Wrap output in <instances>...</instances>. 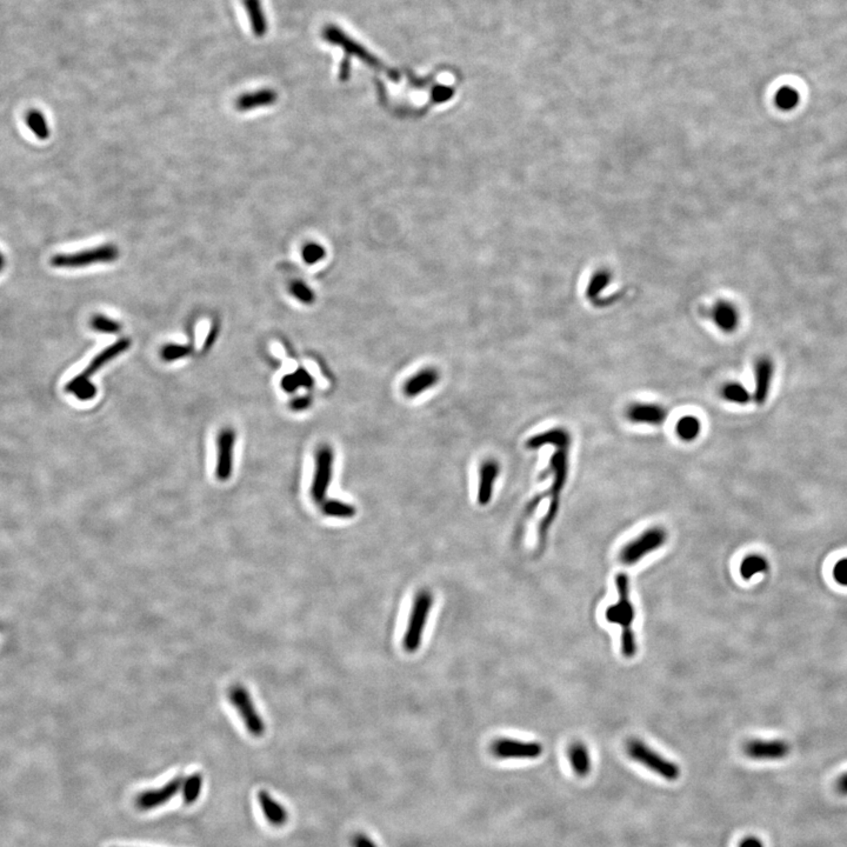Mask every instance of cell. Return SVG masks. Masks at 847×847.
<instances>
[{
	"label": "cell",
	"mask_w": 847,
	"mask_h": 847,
	"mask_svg": "<svg viewBox=\"0 0 847 847\" xmlns=\"http://www.w3.org/2000/svg\"><path fill=\"white\" fill-rule=\"evenodd\" d=\"M433 604L435 598L429 589H420L413 598L402 639V650L406 653L413 654L422 647Z\"/></svg>",
	"instance_id": "obj_1"
},
{
	"label": "cell",
	"mask_w": 847,
	"mask_h": 847,
	"mask_svg": "<svg viewBox=\"0 0 847 847\" xmlns=\"http://www.w3.org/2000/svg\"><path fill=\"white\" fill-rule=\"evenodd\" d=\"M549 472L553 473V476H554L552 486H551L549 492V494H551V502H549V511L540 522L539 529H538V544H539V549H542L545 545L549 527L556 520L558 509H559L560 493L563 491L566 479H567V473H569V447L557 449V452L551 457V460H549Z\"/></svg>",
	"instance_id": "obj_2"
},
{
	"label": "cell",
	"mask_w": 847,
	"mask_h": 847,
	"mask_svg": "<svg viewBox=\"0 0 847 847\" xmlns=\"http://www.w3.org/2000/svg\"><path fill=\"white\" fill-rule=\"evenodd\" d=\"M627 752L632 761L646 767L647 770L652 771L665 781H676L680 778V767L676 764L663 757L641 740H629Z\"/></svg>",
	"instance_id": "obj_3"
},
{
	"label": "cell",
	"mask_w": 847,
	"mask_h": 847,
	"mask_svg": "<svg viewBox=\"0 0 847 847\" xmlns=\"http://www.w3.org/2000/svg\"><path fill=\"white\" fill-rule=\"evenodd\" d=\"M119 248L114 244H105L74 253H59L51 258V265L57 268H81L91 265L108 264L119 258Z\"/></svg>",
	"instance_id": "obj_4"
},
{
	"label": "cell",
	"mask_w": 847,
	"mask_h": 847,
	"mask_svg": "<svg viewBox=\"0 0 847 847\" xmlns=\"http://www.w3.org/2000/svg\"><path fill=\"white\" fill-rule=\"evenodd\" d=\"M616 587L618 600L616 604L607 607L605 618L609 623L619 625L623 629L622 632H630L633 631L632 625L636 618V609L630 599V579L625 573L617 574Z\"/></svg>",
	"instance_id": "obj_5"
},
{
	"label": "cell",
	"mask_w": 847,
	"mask_h": 847,
	"mask_svg": "<svg viewBox=\"0 0 847 847\" xmlns=\"http://www.w3.org/2000/svg\"><path fill=\"white\" fill-rule=\"evenodd\" d=\"M667 533L661 527H652L641 533L630 543L624 546L619 553L620 563L625 566L636 565L638 562L644 559L649 553L660 549L666 543Z\"/></svg>",
	"instance_id": "obj_6"
},
{
	"label": "cell",
	"mask_w": 847,
	"mask_h": 847,
	"mask_svg": "<svg viewBox=\"0 0 847 847\" xmlns=\"http://www.w3.org/2000/svg\"><path fill=\"white\" fill-rule=\"evenodd\" d=\"M544 747L537 741L497 738L491 744V754L500 761H533L543 754Z\"/></svg>",
	"instance_id": "obj_7"
},
{
	"label": "cell",
	"mask_w": 847,
	"mask_h": 847,
	"mask_svg": "<svg viewBox=\"0 0 847 847\" xmlns=\"http://www.w3.org/2000/svg\"><path fill=\"white\" fill-rule=\"evenodd\" d=\"M230 700L235 710L238 711L245 727L251 736L260 738L265 734V723L259 716L248 691L241 685H235L230 690Z\"/></svg>",
	"instance_id": "obj_8"
},
{
	"label": "cell",
	"mask_w": 847,
	"mask_h": 847,
	"mask_svg": "<svg viewBox=\"0 0 847 847\" xmlns=\"http://www.w3.org/2000/svg\"><path fill=\"white\" fill-rule=\"evenodd\" d=\"M333 460L335 456L330 446L324 445L318 450L315 456V472L311 487L312 498L318 504L325 502L328 486L331 484Z\"/></svg>",
	"instance_id": "obj_9"
},
{
	"label": "cell",
	"mask_w": 847,
	"mask_h": 847,
	"mask_svg": "<svg viewBox=\"0 0 847 847\" xmlns=\"http://www.w3.org/2000/svg\"><path fill=\"white\" fill-rule=\"evenodd\" d=\"M235 431L226 427L221 430L217 439V465H215V477L220 482H226L231 478L233 471V450H235Z\"/></svg>",
	"instance_id": "obj_10"
},
{
	"label": "cell",
	"mask_w": 847,
	"mask_h": 847,
	"mask_svg": "<svg viewBox=\"0 0 847 847\" xmlns=\"http://www.w3.org/2000/svg\"><path fill=\"white\" fill-rule=\"evenodd\" d=\"M744 752L754 761H781L790 754V745L783 740H750Z\"/></svg>",
	"instance_id": "obj_11"
},
{
	"label": "cell",
	"mask_w": 847,
	"mask_h": 847,
	"mask_svg": "<svg viewBox=\"0 0 847 847\" xmlns=\"http://www.w3.org/2000/svg\"><path fill=\"white\" fill-rule=\"evenodd\" d=\"M183 781L184 778L176 777L165 783L163 787L141 792L136 798V806L141 811L154 810L157 807L163 806L171 801L172 798L176 797V794L181 790Z\"/></svg>",
	"instance_id": "obj_12"
},
{
	"label": "cell",
	"mask_w": 847,
	"mask_h": 847,
	"mask_svg": "<svg viewBox=\"0 0 847 847\" xmlns=\"http://www.w3.org/2000/svg\"><path fill=\"white\" fill-rule=\"evenodd\" d=\"M627 417L634 424L659 426L666 420L667 411L658 404L636 402L627 409Z\"/></svg>",
	"instance_id": "obj_13"
},
{
	"label": "cell",
	"mask_w": 847,
	"mask_h": 847,
	"mask_svg": "<svg viewBox=\"0 0 847 847\" xmlns=\"http://www.w3.org/2000/svg\"><path fill=\"white\" fill-rule=\"evenodd\" d=\"M774 362L769 357H761L758 359L754 367L756 375V389H754V399L758 405H764L770 393L771 382L774 378Z\"/></svg>",
	"instance_id": "obj_14"
},
{
	"label": "cell",
	"mask_w": 847,
	"mask_h": 847,
	"mask_svg": "<svg viewBox=\"0 0 847 847\" xmlns=\"http://www.w3.org/2000/svg\"><path fill=\"white\" fill-rule=\"evenodd\" d=\"M278 101L277 91L272 88H260L252 91L248 93H243L235 101V108L239 112H248L257 108H268L275 105Z\"/></svg>",
	"instance_id": "obj_15"
},
{
	"label": "cell",
	"mask_w": 847,
	"mask_h": 847,
	"mask_svg": "<svg viewBox=\"0 0 847 847\" xmlns=\"http://www.w3.org/2000/svg\"><path fill=\"white\" fill-rule=\"evenodd\" d=\"M130 339H119L118 342L114 343V344H112V345L108 346V348H105V350H103L101 353H98V355H96V357H94L92 360H91V362L88 364V365H87L86 369L81 372V375H79L84 377V378L90 379L91 375H94V373H97V372L99 371V370L103 369V367L106 365V364L112 362L114 358H117L118 355H121V353H124V352L128 351V348H130Z\"/></svg>",
	"instance_id": "obj_16"
},
{
	"label": "cell",
	"mask_w": 847,
	"mask_h": 847,
	"mask_svg": "<svg viewBox=\"0 0 847 847\" xmlns=\"http://www.w3.org/2000/svg\"><path fill=\"white\" fill-rule=\"evenodd\" d=\"M498 475L499 465L494 460H486L485 462H482L479 470L478 502L480 505H487L491 502L493 485Z\"/></svg>",
	"instance_id": "obj_17"
},
{
	"label": "cell",
	"mask_w": 847,
	"mask_h": 847,
	"mask_svg": "<svg viewBox=\"0 0 847 847\" xmlns=\"http://www.w3.org/2000/svg\"><path fill=\"white\" fill-rule=\"evenodd\" d=\"M258 803L265 819L275 827L284 826L288 821V812L285 806L279 804L275 798H272L265 790L258 793Z\"/></svg>",
	"instance_id": "obj_18"
},
{
	"label": "cell",
	"mask_w": 847,
	"mask_h": 847,
	"mask_svg": "<svg viewBox=\"0 0 847 847\" xmlns=\"http://www.w3.org/2000/svg\"><path fill=\"white\" fill-rule=\"evenodd\" d=\"M712 319L720 331L732 333L739 325V312L734 304L721 300L712 308Z\"/></svg>",
	"instance_id": "obj_19"
},
{
	"label": "cell",
	"mask_w": 847,
	"mask_h": 847,
	"mask_svg": "<svg viewBox=\"0 0 847 847\" xmlns=\"http://www.w3.org/2000/svg\"><path fill=\"white\" fill-rule=\"evenodd\" d=\"M439 382V373L435 369H424L415 373L404 384V393L413 398L427 391Z\"/></svg>",
	"instance_id": "obj_20"
},
{
	"label": "cell",
	"mask_w": 847,
	"mask_h": 847,
	"mask_svg": "<svg viewBox=\"0 0 847 847\" xmlns=\"http://www.w3.org/2000/svg\"><path fill=\"white\" fill-rule=\"evenodd\" d=\"M245 11L248 14V21L251 25L252 34L257 38L266 36L268 31V17L265 14L261 5V0H241Z\"/></svg>",
	"instance_id": "obj_21"
},
{
	"label": "cell",
	"mask_w": 847,
	"mask_h": 847,
	"mask_svg": "<svg viewBox=\"0 0 847 847\" xmlns=\"http://www.w3.org/2000/svg\"><path fill=\"white\" fill-rule=\"evenodd\" d=\"M569 761L573 772L578 777L585 778L591 774L592 763H591L589 749L585 744L577 741L569 747Z\"/></svg>",
	"instance_id": "obj_22"
},
{
	"label": "cell",
	"mask_w": 847,
	"mask_h": 847,
	"mask_svg": "<svg viewBox=\"0 0 847 847\" xmlns=\"http://www.w3.org/2000/svg\"><path fill=\"white\" fill-rule=\"evenodd\" d=\"M526 445L529 449H539L544 445H554L557 449L559 447H569L571 445V435L567 431L563 429L549 430L547 432L542 433V435H534L532 438L529 439Z\"/></svg>",
	"instance_id": "obj_23"
},
{
	"label": "cell",
	"mask_w": 847,
	"mask_h": 847,
	"mask_svg": "<svg viewBox=\"0 0 847 847\" xmlns=\"http://www.w3.org/2000/svg\"><path fill=\"white\" fill-rule=\"evenodd\" d=\"M769 569V562L761 554H749L741 560L739 572L743 579L750 580L759 573H765Z\"/></svg>",
	"instance_id": "obj_24"
},
{
	"label": "cell",
	"mask_w": 847,
	"mask_h": 847,
	"mask_svg": "<svg viewBox=\"0 0 847 847\" xmlns=\"http://www.w3.org/2000/svg\"><path fill=\"white\" fill-rule=\"evenodd\" d=\"M66 391L72 393L79 400H91L97 395V387L93 382L79 375L69 382Z\"/></svg>",
	"instance_id": "obj_25"
},
{
	"label": "cell",
	"mask_w": 847,
	"mask_h": 847,
	"mask_svg": "<svg viewBox=\"0 0 847 847\" xmlns=\"http://www.w3.org/2000/svg\"><path fill=\"white\" fill-rule=\"evenodd\" d=\"M701 431V422L694 415H686L676 422V433L684 442H694Z\"/></svg>",
	"instance_id": "obj_26"
},
{
	"label": "cell",
	"mask_w": 847,
	"mask_h": 847,
	"mask_svg": "<svg viewBox=\"0 0 847 847\" xmlns=\"http://www.w3.org/2000/svg\"><path fill=\"white\" fill-rule=\"evenodd\" d=\"M25 121H26L27 126L32 131V133L39 141H46V139L50 138V128H49L46 119H45L41 111H29L26 113V117H25Z\"/></svg>",
	"instance_id": "obj_27"
},
{
	"label": "cell",
	"mask_w": 847,
	"mask_h": 847,
	"mask_svg": "<svg viewBox=\"0 0 847 847\" xmlns=\"http://www.w3.org/2000/svg\"><path fill=\"white\" fill-rule=\"evenodd\" d=\"M201 790H203V776L201 774H192L190 777L184 779L183 785H181V793H183V801L185 804H195L198 798L201 797Z\"/></svg>",
	"instance_id": "obj_28"
},
{
	"label": "cell",
	"mask_w": 847,
	"mask_h": 847,
	"mask_svg": "<svg viewBox=\"0 0 847 847\" xmlns=\"http://www.w3.org/2000/svg\"><path fill=\"white\" fill-rule=\"evenodd\" d=\"M312 385H313V379L308 372L303 369L295 371L292 375H285L282 380V389L288 393L297 391L299 387L311 389Z\"/></svg>",
	"instance_id": "obj_29"
},
{
	"label": "cell",
	"mask_w": 847,
	"mask_h": 847,
	"mask_svg": "<svg viewBox=\"0 0 847 847\" xmlns=\"http://www.w3.org/2000/svg\"><path fill=\"white\" fill-rule=\"evenodd\" d=\"M721 397L725 400L739 405H745L751 400L750 392L739 382H727L721 389Z\"/></svg>",
	"instance_id": "obj_30"
},
{
	"label": "cell",
	"mask_w": 847,
	"mask_h": 847,
	"mask_svg": "<svg viewBox=\"0 0 847 847\" xmlns=\"http://www.w3.org/2000/svg\"><path fill=\"white\" fill-rule=\"evenodd\" d=\"M322 509L326 516L342 518V519H348L355 514V509L353 506L348 505L346 502H339V500H325L323 502Z\"/></svg>",
	"instance_id": "obj_31"
},
{
	"label": "cell",
	"mask_w": 847,
	"mask_h": 847,
	"mask_svg": "<svg viewBox=\"0 0 847 847\" xmlns=\"http://www.w3.org/2000/svg\"><path fill=\"white\" fill-rule=\"evenodd\" d=\"M774 101L781 110H793L794 108H797L798 103H799V93L792 87H781L776 94Z\"/></svg>",
	"instance_id": "obj_32"
},
{
	"label": "cell",
	"mask_w": 847,
	"mask_h": 847,
	"mask_svg": "<svg viewBox=\"0 0 847 847\" xmlns=\"http://www.w3.org/2000/svg\"><path fill=\"white\" fill-rule=\"evenodd\" d=\"M91 328H93L94 331L108 333V335H114L121 330V323L103 315H98L92 318Z\"/></svg>",
	"instance_id": "obj_33"
},
{
	"label": "cell",
	"mask_w": 847,
	"mask_h": 847,
	"mask_svg": "<svg viewBox=\"0 0 847 847\" xmlns=\"http://www.w3.org/2000/svg\"><path fill=\"white\" fill-rule=\"evenodd\" d=\"M609 280L611 275L605 271L598 272L597 275H593L587 288V297L592 300L598 298V295L607 288Z\"/></svg>",
	"instance_id": "obj_34"
},
{
	"label": "cell",
	"mask_w": 847,
	"mask_h": 847,
	"mask_svg": "<svg viewBox=\"0 0 847 847\" xmlns=\"http://www.w3.org/2000/svg\"><path fill=\"white\" fill-rule=\"evenodd\" d=\"M192 348L188 345H179V344H168L165 345L161 350V358L164 359L165 362H176L179 359L185 358L191 353Z\"/></svg>",
	"instance_id": "obj_35"
},
{
	"label": "cell",
	"mask_w": 847,
	"mask_h": 847,
	"mask_svg": "<svg viewBox=\"0 0 847 847\" xmlns=\"http://www.w3.org/2000/svg\"><path fill=\"white\" fill-rule=\"evenodd\" d=\"M288 290H290V293L303 304L310 305L315 302V293L311 288H308V285L300 280L292 282Z\"/></svg>",
	"instance_id": "obj_36"
},
{
	"label": "cell",
	"mask_w": 847,
	"mask_h": 847,
	"mask_svg": "<svg viewBox=\"0 0 847 847\" xmlns=\"http://www.w3.org/2000/svg\"><path fill=\"white\" fill-rule=\"evenodd\" d=\"M620 650H622V653H623V656L625 658H633V656H636L638 646H636V636H634L633 631H630V632H622V636H620Z\"/></svg>",
	"instance_id": "obj_37"
},
{
	"label": "cell",
	"mask_w": 847,
	"mask_h": 847,
	"mask_svg": "<svg viewBox=\"0 0 847 847\" xmlns=\"http://www.w3.org/2000/svg\"><path fill=\"white\" fill-rule=\"evenodd\" d=\"M324 255H325L324 248L320 245L315 244V243L308 244L303 248V259L308 265L315 264L317 261L324 258Z\"/></svg>",
	"instance_id": "obj_38"
},
{
	"label": "cell",
	"mask_w": 847,
	"mask_h": 847,
	"mask_svg": "<svg viewBox=\"0 0 847 847\" xmlns=\"http://www.w3.org/2000/svg\"><path fill=\"white\" fill-rule=\"evenodd\" d=\"M833 578L841 587H847V558L839 560L836 564L833 569Z\"/></svg>",
	"instance_id": "obj_39"
},
{
	"label": "cell",
	"mask_w": 847,
	"mask_h": 847,
	"mask_svg": "<svg viewBox=\"0 0 847 847\" xmlns=\"http://www.w3.org/2000/svg\"><path fill=\"white\" fill-rule=\"evenodd\" d=\"M352 847H378L366 834H355L351 841Z\"/></svg>",
	"instance_id": "obj_40"
},
{
	"label": "cell",
	"mask_w": 847,
	"mask_h": 847,
	"mask_svg": "<svg viewBox=\"0 0 847 847\" xmlns=\"http://www.w3.org/2000/svg\"><path fill=\"white\" fill-rule=\"evenodd\" d=\"M310 405H311V399L308 397H299L291 402V409L293 411H304Z\"/></svg>",
	"instance_id": "obj_41"
},
{
	"label": "cell",
	"mask_w": 847,
	"mask_h": 847,
	"mask_svg": "<svg viewBox=\"0 0 847 847\" xmlns=\"http://www.w3.org/2000/svg\"><path fill=\"white\" fill-rule=\"evenodd\" d=\"M739 847H764V844L757 837H747L741 841Z\"/></svg>",
	"instance_id": "obj_42"
},
{
	"label": "cell",
	"mask_w": 847,
	"mask_h": 847,
	"mask_svg": "<svg viewBox=\"0 0 847 847\" xmlns=\"http://www.w3.org/2000/svg\"><path fill=\"white\" fill-rule=\"evenodd\" d=\"M837 791L843 796H847V772L841 774V777L838 778L837 783H836Z\"/></svg>",
	"instance_id": "obj_43"
},
{
	"label": "cell",
	"mask_w": 847,
	"mask_h": 847,
	"mask_svg": "<svg viewBox=\"0 0 847 847\" xmlns=\"http://www.w3.org/2000/svg\"><path fill=\"white\" fill-rule=\"evenodd\" d=\"M217 335H218V328H212L211 332H210V335H208V338H206V343H205L204 348H210V346H211L212 344H213V342H215V339L217 338Z\"/></svg>",
	"instance_id": "obj_44"
},
{
	"label": "cell",
	"mask_w": 847,
	"mask_h": 847,
	"mask_svg": "<svg viewBox=\"0 0 847 847\" xmlns=\"http://www.w3.org/2000/svg\"><path fill=\"white\" fill-rule=\"evenodd\" d=\"M5 264H6V261H5V257H4L3 253L0 252V272L3 271L4 268H5Z\"/></svg>",
	"instance_id": "obj_45"
}]
</instances>
